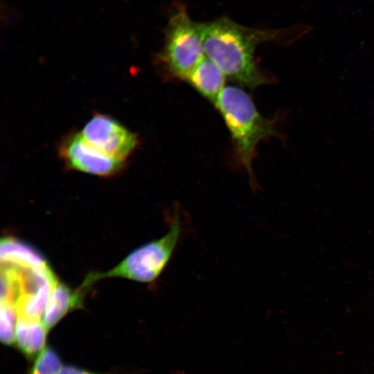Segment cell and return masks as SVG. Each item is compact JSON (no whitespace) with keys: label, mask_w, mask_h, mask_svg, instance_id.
Listing matches in <instances>:
<instances>
[{"label":"cell","mask_w":374,"mask_h":374,"mask_svg":"<svg viewBox=\"0 0 374 374\" xmlns=\"http://www.w3.org/2000/svg\"><path fill=\"white\" fill-rule=\"evenodd\" d=\"M287 30L257 29L242 26L228 17L202 23L205 55L213 61L226 76L241 86L255 89L276 82L260 69L255 60L257 47L265 42H293Z\"/></svg>","instance_id":"6da1fadb"},{"label":"cell","mask_w":374,"mask_h":374,"mask_svg":"<svg viewBox=\"0 0 374 374\" xmlns=\"http://www.w3.org/2000/svg\"><path fill=\"white\" fill-rule=\"evenodd\" d=\"M233 141L239 162L247 172L251 186H256L252 162L258 143L275 136L284 140L277 127L278 116L267 118L258 111L251 97L242 88L225 87L214 104Z\"/></svg>","instance_id":"7a4b0ae2"},{"label":"cell","mask_w":374,"mask_h":374,"mask_svg":"<svg viewBox=\"0 0 374 374\" xmlns=\"http://www.w3.org/2000/svg\"><path fill=\"white\" fill-rule=\"evenodd\" d=\"M182 232L179 211L175 207L169 229L163 236L136 248L110 270L88 274L81 287L87 289L96 281L108 277H121L144 283H154L172 258Z\"/></svg>","instance_id":"3957f363"},{"label":"cell","mask_w":374,"mask_h":374,"mask_svg":"<svg viewBox=\"0 0 374 374\" xmlns=\"http://www.w3.org/2000/svg\"><path fill=\"white\" fill-rule=\"evenodd\" d=\"M204 56L202 23L192 20L186 8L177 5L165 28L164 43L157 54V64L167 77L186 80Z\"/></svg>","instance_id":"277c9868"},{"label":"cell","mask_w":374,"mask_h":374,"mask_svg":"<svg viewBox=\"0 0 374 374\" xmlns=\"http://www.w3.org/2000/svg\"><path fill=\"white\" fill-rule=\"evenodd\" d=\"M84 139L105 154L122 161L139 145L138 136L116 119L105 114H95L81 132Z\"/></svg>","instance_id":"5b68a950"},{"label":"cell","mask_w":374,"mask_h":374,"mask_svg":"<svg viewBox=\"0 0 374 374\" xmlns=\"http://www.w3.org/2000/svg\"><path fill=\"white\" fill-rule=\"evenodd\" d=\"M58 153L68 168L102 177L115 175L125 166V161L112 158L90 145L81 132L64 137Z\"/></svg>","instance_id":"8992f818"},{"label":"cell","mask_w":374,"mask_h":374,"mask_svg":"<svg viewBox=\"0 0 374 374\" xmlns=\"http://www.w3.org/2000/svg\"><path fill=\"white\" fill-rule=\"evenodd\" d=\"M226 75L206 55L188 76L186 81L201 96L215 104L225 87Z\"/></svg>","instance_id":"52a82bcc"},{"label":"cell","mask_w":374,"mask_h":374,"mask_svg":"<svg viewBox=\"0 0 374 374\" xmlns=\"http://www.w3.org/2000/svg\"><path fill=\"white\" fill-rule=\"evenodd\" d=\"M85 290L81 287L74 290L60 282L54 287L42 321L48 330L54 327L67 313L82 308Z\"/></svg>","instance_id":"ba28073f"},{"label":"cell","mask_w":374,"mask_h":374,"mask_svg":"<svg viewBox=\"0 0 374 374\" xmlns=\"http://www.w3.org/2000/svg\"><path fill=\"white\" fill-rule=\"evenodd\" d=\"M1 263L26 268L48 265L45 259L33 248L12 237H5L1 240Z\"/></svg>","instance_id":"9c48e42d"},{"label":"cell","mask_w":374,"mask_h":374,"mask_svg":"<svg viewBox=\"0 0 374 374\" xmlns=\"http://www.w3.org/2000/svg\"><path fill=\"white\" fill-rule=\"evenodd\" d=\"M47 331L40 321L19 319L15 329V339L18 348L27 357H34L43 350Z\"/></svg>","instance_id":"30bf717a"},{"label":"cell","mask_w":374,"mask_h":374,"mask_svg":"<svg viewBox=\"0 0 374 374\" xmlns=\"http://www.w3.org/2000/svg\"><path fill=\"white\" fill-rule=\"evenodd\" d=\"M61 366L57 353L53 348L46 347L37 355L28 374H60Z\"/></svg>","instance_id":"8fae6325"},{"label":"cell","mask_w":374,"mask_h":374,"mask_svg":"<svg viewBox=\"0 0 374 374\" xmlns=\"http://www.w3.org/2000/svg\"><path fill=\"white\" fill-rule=\"evenodd\" d=\"M17 316L15 306L1 303L0 339L5 345L10 346L15 342Z\"/></svg>","instance_id":"7c38bea8"},{"label":"cell","mask_w":374,"mask_h":374,"mask_svg":"<svg viewBox=\"0 0 374 374\" xmlns=\"http://www.w3.org/2000/svg\"><path fill=\"white\" fill-rule=\"evenodd\" d=\"M60 374H98L80 368L77 366L68 365L62 367Z\"/></svg>","instance_id":"4fadbf2b"}]
</instances>
